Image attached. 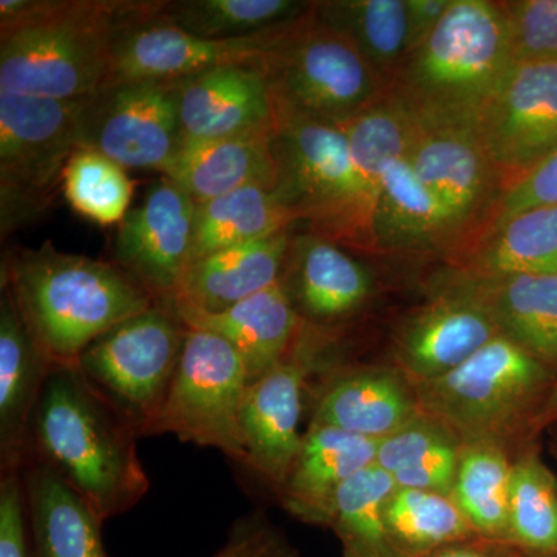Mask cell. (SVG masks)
<instances>
[{"mask_svg":"<svg viewBox=\"0 0 557 557\" xmlns=\"http://www.w3.org/2000/svg\"><path fill=\"white\" fill-rule=\"evenodd\" d=\"M395 490L392 475L376 463L339 487L327 528L338 536L344 557H401L386 523L387 502Z\"/></svg>","mask_w":557,"mask_h":557,"instance_id":"obj_34","label":"cell"},{"mask_svg":"<svg viewBox=\"0 0 557 557\" xmlns=\"http://www.w3.org/2000/svg\"><path fill=\"white\" fill-rule=\"evenodd\" d=\"M281 281L304 324L318 333L357 314L375 284L359 260L309 231L292 236Z\"/></svg>","mask_w":557,"mask_h":557,"instance_id":"obj_19","label":"cell"},{"mask_svg":"<svg viewBox=\"0 0 557 557\" xmlns=\"http://www.w3.org/2000/svg\"><path fill=\"white\" fill-rule=\"evenodd\" d=\"M212 557H300L287 534L262 511L240 516L231 523L225 544Z\"/></svg>","mask_w":557,"mask_h":557,"instance_id":"obj_40","label":"cell"},{"mask_svg":"<svg viewBox=\"0 0 557 557\" xmlns=\"http://www.w3.org/2000/svg\"><path fill=\"white\" fill-rule=\"evenodd\" d=\"M248 386L247 369L228 341L188 327L177 372L146 437L175 435L201 448L219 449L245 468L240 418Z\"/></svg>","mask_w":557,"mask_h":557,"instance_id":"obj_9","label":"cell"},{"mask_svg":"<svg viewBox=\"0 0 557 557\" xmlns=\"http://www.w3.org/2000/svg\"><path fill=\"white\" fill-rule=\"evenodd\" d=\"M298 214L274 190L249 186L197 205L194 260L293 230Z\"/></svg>","mask_w":557,"mask_h":557,"instance_id":"obj_30","label":"cell"},{"mask_svg":"<svg viewBox=\"0 0 557 557\" xmlns=\"http://www.w3.org/2000/svg\"><path fill=\"white\" fill-rule=\"evenodd\" d=\"M511 67L500 2L453 0L437 28L409 54L391 94L418 127L475 132Z\"/></svg>","mask_w":557,"mask_h":557,"instance_id":"obj_4","label":"cell"},{"mask_svg":"<svg viewBox=\"0 0 557 557\" xmlns=\"http://www.w3.org/2000/svg\"><path fill=\"white\" fill-rule=\"evenodd\" d=\"M138 438L131 418L78 366L54 364L33 412L24 458L49 465L108 522L149 493Z\"/></svg>","mask_w":557,"mask_h":557,"instance_id":"obj_1","label":"cell"},{"mask_svg":"<svg viewBox=\"0 0 557 557\" xmlns=\"http://www.w3.org/2000/svg\"><path fill=\"white\" fill-rule=\"evenodd\" d=\"M126 171L98 150L79 146L62 172V196L81 218L101 226L120 225L135 190Z\"/></svg>","mask_w":557,"mask_h":557,"instance_id":"obj_37","label":"cell"},{"mask_svg":"<svg viewBox=\"0 0 557 557\" xmlns=\"http://www.w3.org/2000/svg\"><path fill=\"white\" fill-rule=\"evenodd\" d=\"M553 383L552 368L497 335L457 369L413 391L420 409L461 442L486 438L507 445L531 418L539 420Z\"/></svg>","mask_w":557,"mask_h":557,"instance_id":"obj_6","label":"cell"},{"mask_svg":"<svg viewBox=\"0 0 557 557\" xmlns=\"http://www.w3.org/2000/svg\"><path fill=\"white\" fill-rule=\"evenodd\" d=\"M0 557H27L24 485L20 469L0 471Z\"/></svg>","mask_w":557,"mask_h":557,"instance_id":"obj_43","label":"cell"},{"mask_svg":"<svg viewBox=\"0 0 557 557\" xmlns=\"http://www.w3.org/2000/svg\"><path fill=\"white\" fill-rule=\"evenodd\" d=\"M313 5L282 36L263 69L277 110L341 126L386 100L392 87L350 39L317 21Z\"/></svg>","mask_w":557,"mask_h":557,"instance_id":"obj_7","label":"cell"},{"mask_svg":"<svg viewBox=\"0 0 557 557\" xmlns=\"http://www.w3.org/2000/svg\"><path fill=\"white\" fill-rule=\"evenodd\" d=\"M311 5L292 0H177L157 2L152 20L205 39H239L287 27Z\"/></svg>","mask_w":557,"mask_h":557,"instance_id":"obj_32","label":"cell"},{"mask_svg":"<svg viewBox=\"0 0 557 557\" xmlns=\"http://www.w3.org/2000/svg\"><path fill=\"white\" fill-rule=\"evenodd\" d=\"M450 2L453 0H406L409 54L413 53L437 28Z\"/></svg>","mask_w":557,"mask_h":557,"instance_id":"obj_44","label":"cell"},{"mask_svg":"<svg viewBox=\"0 0 557 557\" xmlns=\"http://www.w3.org/2000/svg\"><path fill=\"white\" fill-rule=\"evenodd\" d=\"M426 557H527L508 542L472 537L437 549Z\"/></svg>","mask_w":557,"mask_h":557,"instance_id":"obj_45","label":"cell"},{"mask_svg":"<svg viewBox=\"0 0 557 557\" xmlns=\"http://www.w3.org/2000/svg\"><path fill=\"white\" fill-rule=\"evenodd\" d=\"M461 445V440H453L428 450L408 467L392 474L395 486L453 496Z\"/></svg>","mask_w":557,"mask_h":557,"instance_id":"obj_42","label":"cell"},{"mask_svg":"<svg viewBox=\"0 0 557 557\" xmlns=\"http://www.w3.org/2000/svg\"><path fill=\"white\" fill-rule=\"evenodd\" d=\"M313 14L350 39L392 87L409 57L406 0L314 2Z\"/></svg>","mask_w":557,"mask_h":557,"instance_id":"obj_31","label":"cell"},{"mask_svg":"<svg viewBox=\"0 0 557 557\" xmlns=\"http://www.w3.org/2000/svg\"><path fill=\"white\" fill-rule=\"evenodd\" d=\"M373 237L376 252L424 255L448 258L453 239L437 201L417 177L408 152L388 160L384 168Z\"/></svg>","mask_w":557,"mask_h":557,"instance_id":"obj_28","label":"cell"},{"mask_svg":"<svg viewBox=\"0 0 557 557\" xmlns=\"http://www.w3.org/2000/svg\"><path fill=\"white\" fill-rule=\"evenodd\" d=\"M475 134L505 190L557 149V61L512 64Z\"/></svg>","mask_w":557,"mask_h":557,"instance_id":"obj_13","label":"cell"},{"mask_svg":"<svg viewBox=\"0 0 557 557\" xmlns=\"http://www.w3.org/2000/svg\"><path fill=\"white\" fill-rule=\"evenodd\" d=\"M420 413L416 391L398 369L341 370L319 391L310 424L383 440Z\"/></svg>","mask_w":557,"mask_h":557,"instance_id":"obj_23","label":"cell"},{"mask_svg":"<svg viewBox=\"0 0 557 557\" xmlns=\"http://www.w3.org/2000/svg\"><path fill=\"white\" fill-rule=\"evenodd\" d=\"M156 2L2 0L0 91L81 100L109 84L113 42Z\"/></svg>","mask_w":557,"mask_h":557,"instance_id":"obj_2","label":"cell"},{"mask_svg":"<svg viewBox=\"0 0 557 557\" xmlns=\"http://www.w3.org/2000/svg\"><path fill=\"white\" fill-rule=\"evenodd\" d=\"M508 542L527 557H557V482L533 450L512 461Z\"/></svg>","mask_w":557,"mask_h":557,"instance_id":"obj_36","label":"cell"},{"mask_svg":"<svg viewBox=\"0 0 557 557\" xmlns=\"http://www.w3.org/2000/svg\"><path fill=\"white\" fill-rule=\"evenodd\" d=\"M475 300L500 335L557 366V273L475 276L454 270L442 285Z\"/></svg>","mask_w":557,"mask_h":557,"instance_id":"obj_20","label":"cell"},{"mask_svg":"<svg viewBox=\"0 0 557 557\" xmlns=\"http://www.w3.org/2000/svg\"><path fill=\"white\" fill-rule=\"evenodd\" d=\"M183 139L265 134L276 100L263 65L236 64L175 79Z\"/></svg>","mask_w":557,"mask_h":557,"instance_id":"obj_18","label":"cell"},{"mask_svg":"<svg viewBox=\"0 0 557 557\" xmlns=\"http://www.w3.org/2000/svg\"><path fill=\"white\" fill-rule=\"evenodd\" d=\"M380 440L310 424L287 480L278 490L289 515L327 527L330 508L347 480L372 467Z\"/></svg>","mask_w":557,"mask_h":557,"instance_id":"obj_24","label":"cell"},{"mask_svg":"<svg viewBox=\"0 0 557 557\" xmlns=\"http://www.w3.org/2000/svg\"><path fill=\"white\" fill-rule=\"evenodd\" d=\"M292 230L194 260L170 306L177 313H220L281 282Z\"/></svg>","mask_w":557,"mask_h":557,"instance_id":"obj_22","label":"cell"},{"mask_svg":"<svg viewBox=\"0 0 557 557\" xmlns=\"http://www.w3.org/2000/svg\"><path fill=\"white\" fill-rule=\"evenodd\" d=\"M271 137L273 132L182 139L163 177L172 180L197 205L249 186L274 190L277 166Z\"/></svg>","mask_w":557,"mask_h":557,"instance_id":"obj_27","label":"cell"},{"mask_svg":"<svg viewBox=\"0 0 557 557\" xmlns=\"http://www.w3.org/2000/svg\"><path fill=\"white\" fill-rule=\"evenodd\" d=\"M497 335V325L475 300L442 287L401 322L394 357L399 372L416 386L457 369Z\"/></svg>","mask_w":557,"mask_h":557,"instance_id":"obj_17","label":"cell"},{"mask_svg":"<svg viewBox=\"0 0 557 557\" xmlns=\"http://www.w3.org/2000/svg\"><path fill=\"white\" fill-rule=\"evenodd\" d=\"M53 368L10 289L0 287V471L21 468L33 412Z\"/></svg>","mask_w":557,"mask_h":557,"instance_id":"obj_25","label":"cell"},{"mask_svg":"<svg viewBox=\"0 0 557 557\" xmlns=\"http://www.w3.org/2000/svg\"><path fill=\"white\" fill-rule=\"evenodd\" d=\"M321 350L322 339L304 325L292 354L249 384L245 395L240 418L247 450L245 468L277 493L302 446L299 424L304 391Z\"/></svg>","mask_w":557,"mask_h":557,"instance_id":"obj_14","label":"cell"},{"mask_svg":"<svg viewBox=\"0 0 557 557\" xmlns=\"http://www.w3.org/2000/svg\"><path fill=\"white\" fill-rule=\"evenodd\" d=\"M182 139L174 81L110 84L87 104L83 146L124 170L166 174Z\"/></svg>","mask_w":557,"mask_h":557,"instance_id":"obj_12","label":"cell"},{"mask_svg":"<svg viewBox=\"0 0 557 557\" xmlns=\"http://www.w3.org/2000/svg\"><path fill=\"white\" fill-rule=\"evenodd\" d=\"M274 193L306 231L343 248L376 255L373 220L362 200L346 132L276 109Z\"/></svg>","mask_w":557,"mask_h":557,"instance_id":"obj_5","label":"cell"},{"mask_svg":"<svg viewBox=\"0 0 557 557\" xmlns=\"http://www.w3.org/2000/svg\"><path fill=\"white\" fill-rule=\"evenodd\" d=\"M188 325L170 304L157 302L100 336L78 369L131 418L139 437L152 426L177 372Z\"/></svg>","mask_w":557,"mask_h":557,"instance_id":"obj_10","label":"cell"},{"mask_svg":"<svg viewBox=\"0 0 557 557\" xmlns=\"http://www.w3.org/2000/svg\"><path fill=\"white\" fill-rule=\"evenodd\" d=\"M539 207H557V149L505 190L485 234L512 215Z\"/></svg>","mask_w":557,"mask_h":557,"instance_id":"obj_41","label":"cell"},{"mask_svg":"<svg viewBox=\"0 0 557 557\" xmlns=\"http://www.w3.org/2000/svg\"><path fill=\"white\" fill-rule=\"evenodd\" d=\"M89 98L51 100L0 91V220L13 233L42 214L83 146Z\"/></svg>","mask_w":557,"mask_h":557,"instance_id":"obj_8","label":"cell"},{"mask_svg":"<svg viewBox=\"0 0 557 557\" xmlns=\"http://www.w3.org/2000/svg\"><path fill=\"white\" fill-rule=\"evenodd\" d=\"M512 64L557 61V0H505Z\"/></svg>","mask_w":557,"mask_h":557,"instance_id":"obj_38","label":"cell"},{"mask_svg":"<svg viewBox=\"0 0 557 557\" xmlns=\"http://www.w3.org/2000/svg\"><path fill=\"white\" fill-rule=\"evenodd\" d=\"M386 523L401 557H426L456 542L478 537L448 494L397 487L388 498Z\"/></svg>","mask_w":557,"mask_h":557,"instance_id":"obj_35","label":"cell"},{"mask_svg":"<svg viewBox=\"0 0 557 557\" xmlns=\"http://www.w3.org/2000/svg\"><path fill=\"white\" fill-rule=\"evenodd\" d=\"M0 277L36 344L58 366L78 364L94 341L157 304L115 263L60 251L50 242L10 251Z\"/></svg>","mask_w":557,"mask_h":557,"instance_id":"obj_3","label":"cell"},{"mask_svg":"<svg viewBox=\"0 0 557 557\" xmlns=\"http://www.w3.org/2000/svg\"><path fill=\"white\" fill-rule=\"evenodd\" d=\"M408 159L445 215L453 239L450 263L490 228L505 183L474 131L428 129L412 123Z\"/></svg>","mask_w":557,"mask_h":557,"instance_id":"obj_11","label":"cell"},{"mask_svg":"<svg viewBox=\"0 0 557 557\" xmlns=\"http://www.w3.org/2000/svg\"><path fill=\"white\" fill-rule=\"evenodd\" d=\"M475 276L557 273V207L519 212L485 234L453 263Z\"/></svg>","mask_w":557,"mask_h":557,"instance_id":"obj_29","label":"cell"},{"mask_svg":"<svg viewBox=\"0 0 557 557\" xmlns=\"http://www.w3.org/2000/svg\"><path fill=\"white\" fill-rule=\"evenodd\" d=\"M555 418H557V376L547 399H545L544 406H542L541 416H539L537 421L555 420Z\"/></svg>","mask_w":557,"mask_h":557,"instance_id":"obj_46","label":"cell"},{"mask_svg":"<svg viewBox=\"0 0 557 557\" xmlns=\"http://www.w3.org/2000/svg\"><path fill=\"white\" fill-rule=\"evenodd\" d=\"M197 203L161 177L119 225L113 263L139 282L157 302H170L190 265Z\"/></svg>","mask_w":557,"mask_h":557,"instance_id":"obj_16","label":"cell"},{"mask_svg":"<svg viewBox=\"0 0 557 557\" xmlns=\"http://www.w3.org/2000/svg\"><path fill=\"white\" fill-rule=\"evenodd\" d=\"M511 469L505 443L482 438L461 445L453 497L480 537L508 542Z\"/></svg>","mask_w":557,"mask_h":557,"instance_id":"obj_33","label":"cell"},{"mask_svg":"<svg viewBox=\"0 0 557 557\" xmlns=\"http://www.w3.org/2000/svg\"><path fill=\"white\" fill-rule=\"evenodd\" d=\"M27 557H109L104 520L49 465L24 458Z\"/></svg>","mask_w":557,"mask_h":557,"instance_id":"obj_21","label":"cell"},{"mask_svg":"<svg viewBox=\"0 0 557 557\" xmlns=\"http://www.w3.org/2000/svg\"><path fill=\"white\" fill-rule=\"evenodd\" d=\"M293 24L249 38L205 39L152 20L150 14L116 36L108 86L129 81L188 78L223 65H263Z\"/></svg>","mask_w":557,"mask_h":557,"instance_id":"obj_15","label":"cell"},{"mask_svg":"<svg viewBox=\"0 0 557 557\" xmlns=\"http://www.w3.org/2000/svg\"><path fill=\"white\" fill-rule=\"evenodd\" d=\"M460 440L456 432L450 431L442 421L429 417L421 410L420 416L413 418L394 434L380 440L376 450V461L387 474H395L399 469L408 467L424 453L443 445V443Z\"/></svg>","mask_w":557,"mask_h":557,"instance_id":"obj_39","label":"cell"},{"mask_svg":"<svg viewBox=\"0 0 557 557\" xmlns=\"http://www.w3.org/2000/svg\"><path fill=\"white\" fill-rule=\"evenodd\" d=\"M177 314L188 327L228 341L247 369L249 384L292 354L304 327L282 281L220 313Z\"/></svg>","mask_w":557,"mask_h":557,"instance_id":"obj_26","label":"cell"}]
</instances>
